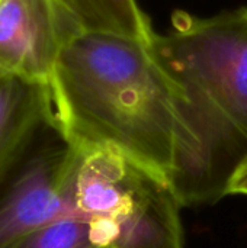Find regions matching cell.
Instances as JSON below:
<instances>
[{
    "mask_svg": "<svg viewBox=\"0 0 247 248\" xmlns=\"http://www.w3.org/2000/svg\"><path fill=\"white\" fill-rule=\"evenodd\" d=\"M151 39L92 29L79 33L48 83L54 125L67 142L122 153L170 183L183 205L201 142L185 93Z\"/></svg>",
    "mask_w": 247,
    "mask_h": 248,
    "instance_id": "6da1fadb",
    "label": "cell"
},
{
    "mask_svg": "<svg viewBox=\"0 0 247 248\" xmlns=\"http://www.w3.org/2000/svg\"><path fill=\"white\" fill-rule=\"evenodd\" d=\"M151 44L182 87L201 142L186 203L224 195L247 157V7L213 16L176 12Z\"/></svg>",
    "mask_w": 247,
    "mask_h": 248,
    "instance_id": "7a4b0ae2",
    "label": "cell"
},
{
    "mask_svg": "<svg viewBox=\"0 0 247 248\" xmlns=\"http://www.w3.org/2000/svg\"><path fill=\"white\" fill-rule=\"evenodd\" d=\"M73 145L74 209L102 230L108 247L183 248L182 202L170 183L116 150Z\"/></svg>",
    "mask_w": 247,
    "mask_h": 248,
    "instance_id": "3957f363",
    "label": "cell"
},
{
    "mask_svg": "<svg viewBox=\"0 0 247 248\" xmlns=\"http://www.w3.org/2000/svg\"><path fill=\"white\" fill-rule=\"evenodd\" d=\"M76 161V147L52 128L0 182V248L60 219L80 218L73 203Z\"/></svg>",
    "mask_w": 247,
    "mask_h": 248,
    "instance_id": "277c9868",
    "label": "cell"
},
{
    "mask_svg": "<svg viewBox=\"0 0 247 248\" xmlns=\"http://www.w3.org/2000/svg\"><path fill=\"white\" fill-rule=\"evenodd\" d=\"M84 29L67 0H0V77L48 86L63 51Z\"/></svg>",
    "mask_w": 247,
    "mask_h": 248,
    "instance_id": "5b68a950",
    "label": "cell"
},
{
    "mask_svg": "<svg viewBox=\"0 0 247 248\" xmlns=\"http://www.w3.org/2000/svg\"><path fill=\"white\" fill-rule=\"evenodd\" d=\"M55 129L47 84L0 77V182Z\"/></svg>",
    "mask_w": 247,
    "mask_h": 248,
    "instance_id": "8992f818",
    "label": "cell"
},
{
    "mask_svg": "<svg viewBox=\"0 0 247 248\" xmlns=\"http://www.w3.org/2000/svg\"><path fill=\"white\" fill-rule=\"evenodd\" d=\"M86 29L150 39L154 29L137 0H67Z\"/></svg>",
    "mask_w": 247,
    "mask_h": 248,
    "instance_id": "52a82bcc",
    "label": "cell"
},
{
    "mask_svg": "<svg viewBox=\"0 0 247 248\" xmlns=\"http://www.w3.org/2000/svg\"><path fill=\"white\" fill-rule=\"evenodd\" d=\"M13 248H105L95 225L82 218H66L29 234Z\"/></svg>",
    "mask_w": 247,
    "mask_h": 248,
    "instance_id": "ba28073f",
    "label": "cell"
},
{
    "mask_svg": "<svg viewBox=\"0 0 247 248\" xmlns=\"http://www.w3.org/2000/svg\"><path fill=\"white\" fill-rule=\"evenodd\" d=\"M224 195H247V157L230 174L224 187Z\"/></svg>",
    "mask_w": 247,
    "mask_h": 248,
    "instance_id": "9c48e42d",
    "label": "cell"
}]
</instances>
